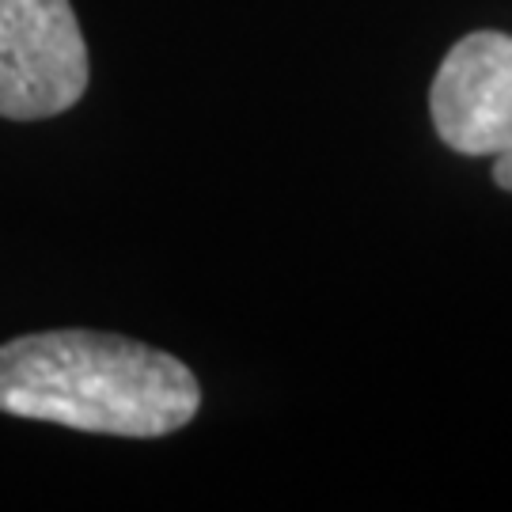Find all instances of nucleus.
Instances as JSON below:
<instances>
[{
    "label": "nucleus",
    "mask_w": 512,
    "mask_h": 512,
    "mask_svg": "<svg viewBox=\"0 0 512 512\" xmlns=\"http://www.w3.org/2000/svg\"><path fill=\"white\" fill-rule=\"evenodd\" d=\"M88 46L69 0H0V118L38 122L88 92Z\"/></svg>",
    "instance_id": "nucleus-2"
},
{
    "label": "nucleus",
    "mask_w": 512,
    "mask_h": 512,
    "mask_svg": "<svg viewBox=\"0 0 512 512\" xmlns=\"http://www.w3.org/2000/svg\"><path fill=\"white\" fill-rule=\"evenodd\" d=\"M202 406L198 376L164 349L99 330H46L0 346V414L99 437L156 440Z\"/></svg>",
    "instance_id": "nucleus-1"
},
{
    "label": "nucleus",
    "mask_w": 512,
    "mask_h": 512,
    "mask_svg": "<svg viewBox=\"0 0 512 512\" xmlns=\"http://www.w3.org/2000/svg\"><path fill=\"white\" fill-rule=\"evenodd\" d=\"M429 118L444 145L459 156L512 152V35L471 31L444 54Z\"/></svg>",
    "instance_id": "nucleus-3"
}]
</instances>
